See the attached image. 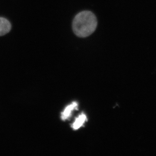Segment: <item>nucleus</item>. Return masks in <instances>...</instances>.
I'll return each mask as SVG.
<instances>
[{
    "mask_svg": "<svg viewBox=\"0 0 156 156\" xmlns=\"http://www.w3.org/2000/svg\"><path fill=\"white\" fill-rule=\"evenodd\" d=\"M78 109V103L76 102H74L68 105L63 112L61 113V119L62 120H66L68 119L71 115V113L74 110H77Z\"/></svg>",
    "mask_w": 156,
    "mask_h": 156,
    "instance_id": "obj_2",
    "label": "nucleus"
},
{
    "mask_svg": "<svg viewBox=\"0 0 156 156\" xmlns=\"http://www.w3.org/2000/svg\"><path fill=\"white\" fill-rule=\"evenodd\" d=\"M11 29L10 22L7 19L3 17H0V36L5 35Z\"/></svg>",
    "mask_w": 156,
    "mask_h": 156,
    "instance_id": "obj_3",
    "label": "nucleus"
},
{
    "mask_svg": "<svg viewBox=\"0 0 156 156\" xmlns=\"http://www.w3.org/2000/svg\"><path fill=\"white\" fill-rule=\"evenodd\" d=\"M97 23V19L94 14L85 11L76 15L73 21L72 28L77 37H86L94 32Z\"/></svg>",
    "mask_w": 156,
    "mask_h": 156,
    "instance_id": "obj_1",
    "label": "nucleus"
},
{
    "mask_svg": "<svg viewBox=\"0 0 156 156\" xmlns=\"http://www.w3.org/2000/svg\"><path fill=\"white\" fill-rule=\"evenodd\" d=\"M87 120V116L84 113H82L76 118L75 121L72 124V128L74 130H77L83 126L84 123Z\"/></svg>",
    "mask_w": 156,
    "mask_h": 156,
    "instance_id": "obj_4",
    "label": "nucleus"
}]
</instances>
